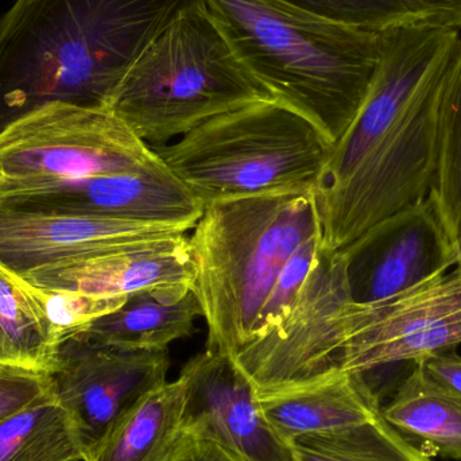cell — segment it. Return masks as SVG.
Instances as JSON below:
<instances>
[{
  "label": "cell",
  "instance_id": "cell-17",
  "mask_svg": "<svg viewBox=\"0 0 461 461\" xmlns=\"http://www.w3.org/2000/svg\"><path fill=\"white\" fill-rule=\"evenodd\" d=\"M185 386L165 382L118 420L84 461H172L184 436Z\"/></svg>",
  "mask_w": 461,
  "mask_h": 461
},
{
  "label": "cell",
  "instance_id": "cell-1",
  "mask_svg": "<svg viewBox=\"0 0 461 461\" xmlns=\"http://www.w3.org/2000/svg\"><path fill=\"white\" fill-rule=\"evenodd\" d=\"M460 41L459 32L420 24L382 32L367 96L314 192L322 249H344L429 196L441 89Z\"/></svg>",
  "mask_w": 461,
  "mask_h": 461
},
{
  "label": "cell",
  "instance_id": "cell-18",
  "mask_svg": "<svg viewBox=\"0 0 461 461\" xmlns=\"http://www.w3.org/2000/svg\"><path fill=\"white\" fill-rule=\"evenodd\" d=\"M203 317L194 293L140 292L123 306L77 330L88 338L131 349H167L170 344L194 335Z\"/></svg>",
  "mask_w": 461,
  "mask_h": 461
},
{
  "label": "cell",
  "instance_id": "cell-14",
  "mask_svg": "<svg viewBox=\"0 0 461 461\" xmlns=\"http://www.w3.org/2000/svg\"><path fill=\"white\" fill-rule=\"evenodd\" d=\"M175 227L0 208V266L16 276L68 260L185 235Z\"/></svg>",
  "mask_w": 461,
  "mask_h": 461
},
{
  "label": "cell",
  "instance_id": "cell-16",
  "mask_svg": "<svg viewBox=\"0 0 461 461\" xmlns=\"http://www.w3.org/2000/svg\"><path fill=\"white\" fill-rule=\"evenodd\" d=\"M257 393L268 425L287 446L298 436L366 424L382 414L367 376L348 371Z\"/></svg>",
  "mask_w": 461,
  "mask_h": 461
},
{
  "label": "cell",
  "instance_id": "cell-19",
  "mask_svg": "<svg viewBox=\"0 0 461 461\" xmlns=\"http://www.w3.org/2000/svg\"><path fill=\"white\" fill-rule=\"evenodd\" d=\"M382 417L405 438L413 436L440 456L461 460V398L428 378L417 363Z\"/></svg>",
  "mask_w": 461,
  "mask_h": 461
},
{
  "label": "cell",
  "instance_id": "cell-4",
  "mask_svg": "<svg viewBox=\"0 0 461 461\" xmlns=\"http://www.w3.org/2000/svg\"><path fill=\"white\" fill-rule=\"evenodd\" d=\"M317 233L321 221L314 191L205 205L189 236L192 293L208 330L205 349L233 357L252 340L285 266Z\"/></svg>",
  "mask_w": 461,
  "mask_h": 461
},
{
  "label": "cell",
  "instance_id": "cell-9",
  "mask_svg": "<svg viewBox=\"0 0 461 461\" xmlns=\"http://www.w3.org/2000/svg\"><path fill=\"white\" fill-rule=\"evenodd\" d=\"M352 303L346 255L320 251L286 319L232 357L257 390L319 378L336 370L339 319Z\"/></svg>",
  "mask_w": 461,
  "mask_h": 461
},
{
  "label": "cell",
  "instance_id": "cell-24",
  "mask_svg": "<svg viewBox=\"0 0 461 461\" xmlns=\"http://www.w3.org/2000/svg\"><path fill=\"white\" fill-rule=\"evenodd\" d=\"M15 276L59 341L89 322L118 311L129 298V295H96L70 290L43 289Z\"/></svg>",
  "mask_w": 461,
  "mask_h": 461
},
{
  "label": "cell",
  "instance_id": "cell-27",
  "mask_svg": "<svg viewBox=\"0 0 461 461\" xmlns=\"http://www.w3.org/2000/svg\"><path fill=\"white\" fill-rule=\"evenodd\" d=\"M414 21L432 29L461 32V0H401Z\"/></svg>",
  "mask_w": 461,
  "mask_h": 461
},
{
  "label": "cell",
  "instance_id": "cell-29",
  "mask_svg": "<svg viewBox=\"0 0 461 461\" xmlns=\"http://www.w3.org/2000/svg\"><path fill=\"white\" fill-rule=\"evenodd\" d=\"M172 461H247L227 447L184 432Z\"/></svg>",
  "mask_w": 461,
  "mask_h": 461
},
{
  "label": "cell",
  "instance_id": "cell-6",
  "mask_svg": "<svg viewBox=\"0 0 461 461\" xmlns=\"http://www.w3.org/2000/svg\"><path fill=\"white\" fill-rule=\"evenodd\" d=\"M333 146L300 113L262 100L153 149L205 207L258 194L316 192Z\"/></svg>",
  "mask_w": 461,
  "mask_h": 461
},
{
  "label": "cell",
  "instance_id": "cell-20",
  "mask_svg": "<svg viewBox=\"0 0 461 461\" xmlns=\"http://www.w3.org/2000/svg\"><path fill=\"white\" fill-rule=\"evenodd\" d=\"M0 461H84L77 430L54 390L0 422Z\"/></svg>",
  "mask_w": 461,
  "mask_h": 461
},
{
  "label": "cell",
  "instance_id": "cell-12",
  "mask_svg": "<svg viewBox=\"0 0 461 461\" xmlns=\"http://www.w3.org/2000/svg\"><path fill=\"white\" fill-rule=\"evenodd\" d=\"M355 303L394 297L454 267L452 241L429 197L341 249Z\"/></svg>",
  "mask_w": 461,
  "mask_h": 461
},
{
  "label": "cell",
  "instance_id": "cell-21",
  "mask_svg": "<svg viewBox=\"0 0 461 461\" xmlns=\"http://www.w3.org/2000/svg\"><path fill=\"white\" fill-rule=\"evenodd\" d=\"M430 202L452 244L461 238V41L441 89Z\"/></svg>",
  "mask_w": 461,
  "mask_h": 461
},
{
  "label": "cell",
  "instance_id": "cell-10",
  "mask_svg": "<svg viewBox=\"0 0 461 461\" xmlns=\"http://www.w3.org/2000/svg\"><path fill=\"white\" fill-rule=\"evenodd\" d=\"M169 368L167 349L111 346L78 330L62 338L50 376L84 459L140 398L167 382Z\"/></svg>",
  "mask_w": 461,
  "mask_h": 461
},
{
  "label": "cell",
  "instance_id": "cell-30",
  "mask_svg": "<svg viewBox=\"0 0 461 461\" xmlns=\"http://www.w3.org/2000/svg\"><path fill=\"white\" fill-rule=\"evenodd\" d=\"M452 263L454 266H461V238L452 244Z\"/></svg>",
  "mask_w": 461,
  "mask_h": 461
},
{
  "label": "cell",
  "instance_id": "cell-13",
  "mask_svg": "<svg viewBox=\"0 0 461 461\" xmlns=\"http://www.w3.org/2000/svg\"><path fill=\"white\" fill-rule=\"evenodd\" d=\"M180 378L184 432L216 441L247 461H295L268 425L257 387L232 357L205 349L184 366Z\"/></svg>",
  "mask_w": 461,
  "mask_h": 461
},
{
  "label": "cell",
  "instance_id": "cell-31",
  "mask_svg": "<svg viewBox=\"0 0 461 461\" xmlns=\"http://www.w3.org/2000/svg\"><path fill=\"white\" fill-rule=\"evenodd\" d=\"M2 183H3V176H2V173H0V186H2Z\"/></svg>",
  "mask_w": 461,
  "mask_h": 461
},
{
  "label": "cell",
  "instance_id": "cell-11",
  "mask_svg": "<svg viewBox=\"0 0 461 461\" xmlns=\"http://www.w3.org/2000/svg\"><path fill=\"white\" fill-rule=\"evenodd\" d=\"M0 208L97 216L186 232L194 229L204 211L164 162L138 172L73 180L3 181Z\"/></svg>",
  "mask_w": 461,
  "mask_h": 461
},
{
  "label": "cell",
  "instance_id": "cell-25",
  "mask_svg": "<svg viewBox=\"0 0 461 461\" xmlns=\"http://www.w3.org/2000/svg\"><path fill=\"white\" fill-rule=\"evenodd\" d=\"M295 7L332 21L384 32L393 27L420 24L401 0H284ZM422 26V24H421Z\"/></svg>",
  "mask_w": 461,
  "mask_h": 461
},
{
  "label": "cell",
  "instance_id": "cell-7",
  "mask_svg": "<svg viewBox=\"0 0 461 461\" xmlns=\"http://www.w3.org/2000/svg\"><path fill=\"white\" fill-rule=\"evenodd\" d=\"M161 162L153 148L104 107L51 103L0 131L3 181L73 180L138 172Z\"/></svg>",
  "mask_w": 461,
  "mask_h": 461
},
{
  "label": "cell",
  "instance_id": "cell-28",
  "mask_svg": "<svg viewBox=\"0 0 461 461\" xmlns=\"http://www.w3.org/2000/svg\"><path fill=\"white\" fill-rule=\"evenodd\" d=\"M428 378L461 398V357L456 352H436L417 360Z\"/></svg>",
  "mask_w": 461,
  "mask_h": 461
},
{
  "label": "cell",
  "instance_id": "cell-2",
  "mask_svg": "<svg viewBox=\"0 0 461 461\" xmlns=\"http://www.w3.org/2000/svg\"><path fill=\"white\" fill-rule=\"evenodd\" d=\"M205 0H16L0 18V131L51 103L107 107L143 50Z\"/></svg>",
  "mask_w": 461,
  "mask_h": 461
},
{
  "label": "cell",
  "instance_id": "cell-8",
  "mask_svg": "<svg viewBox=\"0 0 461 461\" xmlns=\"http://www.w3.org/2000/svg\"><path fill=\"white\" fill-rule=\"evenodd\" d=\"M339 325L336 370L366 376L448 351L461 343V266L379 303L352 301Z\"/></svg>",
  "mask_w": 461,
  "mask_h": 461
},
{
  "label": "cell",
  "instance_id": "cell-22",
  "mask_svg": "<svg viewBox=\"0 0 461 461\" xmlns=\"http://www.w3.org/2000/svg\"><path fill=\"white\" fill-rule=\"evenodd\" d=\"M59 343L15 274L0 266V368L50 374Z\"/></svg>",
  "mask_w": 461,
  "mask_h": 461
},
{
  "label": "cell",
  "instance_id": "cell-3",
  "mask_svg": "<svg viewBox=\"0 0 461 461\" xmlns=\"http://www.w3.org/2000/svg\"><path fill=\"white\" fill-rule=\"evenodd\" d=\"M205 8L273 100L308 119L336 145L367 96L382 32L284 0H205Z\"/></svg>",
  "mask_w": 461,
  "mask_h": 461
},
{
  "label": "cell",
  "instance_id": "cell-26",
  "mask_svg": "<svg viewBox=\"0 0 461 461\" xmlns=\"http://www.w3.org/2000/svg\"><path fill=\"white\" fill-rule=\"evenodd\" d=\"M53 390L50 374L0 368V422Z\"/></svg>",
  "mask_w": 461,
  "mask_h": 461
},
{
  "label": "cell",
  "instance_id": "cell-5",
  "mask_svg": "<svg viewBox=\"0 0 461 461\" xmlns=\"http://www.w3.org/2000/svg\"><path fill=\"white\" fill-rule=\"evenodd\" d=\"M262 100L273 97L200 5L178 16L140 53L105 108L157 148L208 119Z\"/></svg>",
  "mask_w": 461,
  "mask_h": 461
},
{
  "label": "cell",
  "instance_id": "cell-15",
  "mask_svg": "<svg viewBox=\"0 0 461 461\" xmlns=\"http://www.w3.org/2000/svg\"><path fill=\"white\" fill-rule=\"evenodd\" d=\"M18 276L43 289L96 295H130L140 292L186 295L192 293L194 281L186 233L45 266Z\"/></svg>",
  "mask_w": 461,
  "mask_h": 461
},
{
  "label": "cell",
  "instance_id": "cell-23",
  "mask_svg": "<svg viewBox=\"0 0 461 461\" xmlns=\"http://www.w3.org/2000/svg\"><path fill=\"white\" fill-rule=\"evenodd\" d=\"M295 461H430L384 417L289 441Z\"/></svg>",
  "mask_w": 461,
  "mask_h": 461
}]
</instances>
